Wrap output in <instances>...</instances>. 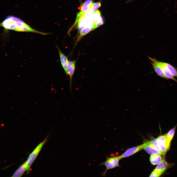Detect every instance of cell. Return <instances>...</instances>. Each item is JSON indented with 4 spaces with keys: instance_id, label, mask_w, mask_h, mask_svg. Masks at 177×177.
Returning a JSON list of instances; mask_svg holds the SVG:
<instances>
[{
    "instance_id": "cell-1",
    "label": "cell",
    "mask_w": 177,
    "mask_h": 177,
    "mask_svg": "<svg viewBox=\"0 0 177 177\" xmlns=\"http://www.w3.org/2000/svg\"><path fill=\"white\" fill-rule=\"evenodd\" d=\"M0 26L6 30H11L17 32H30L43 35L51 33L35 30L20 18L13 15H10L7 16L0 23Z\"/></svg>"
},
{
    "instance_id": "cell-2",
    "label": "cell",
    "mask_w": 177,
    "mask_h": 177,
    "mask_svg": "<svg viewBox=\"0 0 177 177\" xmlns=\"http://www.w3.org/2000/svg\"><path fill=\"white\" fill-rule=\"evenodd\" d=\"M120 159L119 156L107 157L105 161L99 165H104L106 167L105 170L102 173V175L104 176L108 170L119 166V162Z\"/></svg>"
},
{
    "instance_id": "cell-3",
    "label": "cell",
    "mask_w": 177,
    "mask_h": 177,
    "mask_svg": "<svg viewBox=\"0 0 177 177\" xmlns=\"http://www.w3.org/2000/svg\"><path fill=\"white\" fill-rule=\"evenodd\" d=\"M47 138L46 137L42 142L39 144L34 150L29 155L27 161H26L27 167V171L28 173L30 167L37 157L42 147L47 141Z\"/></svg>"
},
{
    "instance_id": "cell-4",
    "label": "cell",
    "mask_w": 177,
    "mask_h": 177,
    "mask_svg": "<svg viewBox=\"0 0 177 177\" xmlns=\"http://www.w3.org/2000/svg\"><path fill=\"white\" fill-rule=\"evenodd\" d=\"M162 154H165L169 149L171 142L167 138L166 135L159 136L157 138Z\"/></svg>"
},
{
    "instance_id": "cell-5",
    "label": "cell",
    "mask_w": 177,
    "mask_h": 177,
    "mask_svg": "<svg viewBox=\"0 0 177 177\" xmlns=\"http://www.w3.org/2000/svg\"><path fill=\"white\" fill-rule=\"evenodd\" d=\"M148 58L153 62L162 68L165 75L168 79L173 80L177 83V80L170 73L165 62L159 61L154 58L150 57H148Z\"/></svg>"
},
{
    "instance_id": "cell-6",
    "label": "cell",
    "mask_w": 177,
    "mask_h": 177,
    "mask_svg": "<svg viewBox=\"0 0 177 177\" xmlns=\"http://www.w3.org/2000/svg\"><path fill=\"white\" fill-rule=\"evenodd\" d=\"M143 149L142 144L129 148L126 150L121 155L119 156L120 159L129 157Z\"/></svg>"
},
{
    "instance_id": "cell-7",
    "label": "cell",
    "mask_w": 177,
    "mask_h": 177,
    "mask_svg": "<svg viewBox=\"0 0 177 177\" xmlns=\"http://www.w3.org/2000/svg\"><path fill=\"white\" fill-rule=\"evenodd\" d=\"M56 46L59 52L60 60L62 66L65 73L68 75L67 68L69 61L68 57L61 52L57 45H56Z\"/></svg>"
},
{
    "instance_id": "cell-8",
    "label": "cell",
    "mask_w": 177,
    "mask_h": 177,
    "mask_svg": "<svg viewBox=\"0 0 177 177\" xmlns=\"http://www.w3.org/2000/svg\"><path fill=\"white\" fill-rule=\"evenodd\" d=\"M76 61H69L68 66V74L70 78V87L71 91L72 88V80L73 76L74 73Z\"/></svg>"
},
{
    "instance_id": "cell-9",
    "label": "cell",
    "mask_w": 177,
    "mask_h": 177,
    "mask_svg": "<svg viewBox=\"0 0 177 177\" xmlns=\"http://www.w3.org/2000/svg\"><path fill=\"white\" fill-rule=\"evenodd\" d=\"M142 145L143 149L148 154L150 155L154 154L161 155L160 152L157 150L154 147L151 141L146 142Z\"/></svg>"
},
{
    "instance_id": "cell-10",
    "label": "cell",
    "mask_w": 177,
    "mask_h": 177,
    "mask_svg": "<svg viewBox=\"0 0 177 177\" xmlns=\"http://www.w3.org/2000/svg\"><path fill=\"white\" fill-rule=\"evenodd\" d=\"M27 165L26 162L21 165L14 172L12 177H21L23 175L24 172L27 170Z\"/></svg>"
},
{
    "instance_id": "cell-11",
    "label": "cell",
    "mask_w": 177,
    "mask_h": 177,
    "mask_svg": "<svg viewBox=\"0 0 177 177\" xmlns=\"http://www.w3.org/2000/svg\"><path fill=\"white\" fill-rule=\"evenodd\" d=\"M169 165L165 160H162L154 170L162 174L169 166Z\"/></svg>"
},
{
    "instance_id": "cell-12",
    "label": "cell",
    "mask_w": 177,
    "mask_h": 177,
    "mask_svg": "<svg viewBox=\"0 0 177 177\" xmlns=\"http://www.w3.org/2000/svg\"><path fill=\"white\" fill-rule=\"evenodd\" d=\"M93 4L92 0H86L80 7L81 11L83 12L86 13L92 8Z\"/></svg>"
},
{
    "instance_id": "cell-13",
    "label": "cell",
    "mask_w": 177,
    "mask_h": 177,
    "mask_svg": "<svg viewBox=\"0 0 177 177\" xmlns=\"http://www.w3.org/2000/svg\"><path fill=\"white\" fill-rule=\"evenodd\" d=\"M77 26L79 32L82 29L88 26H90L88 20L84 16L80 18L78 21Z\"/></svg>"
},
{
    "instance_id": "cell-14",
    "label": "cell",
    "mask_w": 177,
    "mask_h": 177,
    "mask_svg": "<svg viewBox=\"0 0 177 177\" xmlns=\"http://www.w3.org/2000/svg\"><path fill=\"white\" fill-rule=\"evenodd\" d=\"M160 154H154L151 155L150 161L151 163L155 165L158 164L162 161V158Z\"/></svg>"
},
{
    "instance_id": "cell-15",
    "label": "cell",
    "mask_w": 177,
    "mask_h": 177,
    "mask_svg": "<svg viewBox=\"0 0 177 177\" xmlns=\"http://www.w3.org/2000/svg\"><path fill=\"white\" fill-rule=\"evenodd\" d=\"M151 63L154 71L158 75L162 78L168 79L165 75L162 70L159 66L153 62Z\"/></svg>"
},
{
    "instance_id": "cell-16",
    "label": "cell",
    "mask_w": 177,
    "mask_h": 177,
    "mask_svg": "<svg viewBox=\"0 0 177 177\" xmlns=\"http://www.w3.org/2000/svg\"><path fill=\"white\" fill-rule=\"evenodd\" d=\"M101 16L100 11L98 10L94 11L91 18L88 20V21L94 24L98 18Z\"/></svg>"
},
{
    "instance_id": "cell-17",
    "label": "cell",
    "mask_w": 177,
    "mask_h": 177,
    "mask_svg": "<svg viewBox=\"0 0 177 177\" xmlns=\"http://www.w3.org/2000/svg\"><path fill=\"white\" fill-rule=\"evenodd\" d=\"M168 69L171 74L174 76L177 77V69L171 64L165 62Z\"/></svg>"
},
{
    "instance_id": "cell-18",
    "label": "cell",
    "mask_w": 177,
    "mask_h": 177,
    "mask_svg": "<svg viewBox=\"0 0 177 177\" xmlns=\"http://www.w3.org/2000/svg\"><path fill=\"white\" fill-rule=\"evenodd\" d=\"M104 22L103 18L102 16H100L94 23L93 26V30L103 25Z\"/></svg>"
},
{
    "instance_id": "cell-19",
    "label": "cell",
    "mask_w": 177,
    "mask_h": 177,
    "mask_svg": "<svg viewBox=\"0 0 177 177\" xmlns=\"http://www.w3.org/2000/svg\"><path fill=\"white\" fill-rule=\"evenodd\" d=\"M176 126H175L171 129L166 135L168 139L170 141H171L174 136Z\"/></svg>"
},
{
    "instance_id": "cell-20",
    "label": "cell",
    "mask_w": 177,
    "mask_h": 177,
    "mask_svg": "<svg viewBox=\"0 0 177 177\" xmlns=\"http://www.w3.org/2000/svg\"><path fill=\"white\" fill-rule=\"evenodd\" d=\"M154 147L157 151L161 153L162 154L160 150L157 138L153 139L151 141Z\"/></svg>"
},
{
    "instance_id": "cell-21",
    "label": "cell",
    "mask_w": 177,
    "mask_h": 177,
    "mask_svg": "<svg viewBox=\"0 0 177 177\" xmlns=\"http://www.w3.org/2000/svg\"><path fill=\"white\" fill-rule=\"evenodd\" d=\"M93 12L91 8L90 10L85 13L84 17L87 19L88 20L91 17Z\"/></svg>"
},
{
    "instance_id": "cell-22",
    "label": "cell",
    "mask_w": 177,
    "mask_h": 177,
    "mask_svg": "<svg viewBox=\"0 0 177 177\" xmlns=\"http://www.w3.org/2000/svg\"><path fill=\"white\" fill-rule=\"evenodd\" d=\"M101 6V3L100 2H98L93 3V5L91 9L93 12L96 10L98 9Z\"/></svg>"
},
{
    "instance_id": "cell-23",
    "label": "cell",
    "mask_w": 177,
    "mask_h": 177,
    "mask_svg": "<svg viewBox=\"0 0 177 177\" xmlns=\"http://www.w3.org/2000/svg\"><path fill=\"white\" fill-rule=\"evenodd\" d=\"M161 174L157 171L154 170L151 173L149 177H159Z\"/></svg>"
}]
</instances>
